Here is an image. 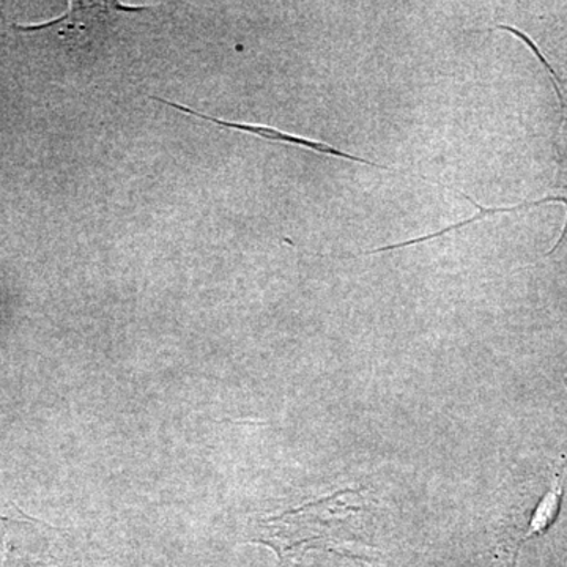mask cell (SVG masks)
Here are the masks:
<instances>
[{
	"mask_svg": "<svg viewBox=\"0 0 567 567\" xmlns=\"http://www.w3.org/2000/svg\"><path fill=\"white\" fill-rule=\"evenodd\" d=\"M145 9L126 7L117 2H71L69 13L50 24L35 25L37 29H58L59 39L73 48H87L99 39L117 13H136Z\"/></svg>",
	"mask_w": 567,
	"mask_h": 567,
	"instance_id": "obj_1",
	"label": "cell"
},
{
	"mask_svg": "<svg viewBox=\"0 0 567 567\" xmlns=\"http://www.w3.org/2000/svg\"><path fill=\"white\" fill-rule=\"evenodd\" d=\"M566 466L567 462L561 466V470H559L557 477H555L554 487L544 496L543 502L539 503L535 514H533L528 533L525 535L524 539L520 540V546L532 536L544 535V533L555 524V520H557L559 507H561L563 494H565V488H563V473H565Z\"/></svg>",
	"mask_w": 567,
	"mask_h": 567,
	"instance_id": "obj_3",
	"label": "cell"
},
{
	"mask_svg": "<svg viewBox=\"0 0 567 567\" xmlns=\"http://www.w3.org/2000/svg\"><path fill=\"white\" fill-rule=\"evenodd\" d=\"M153 100L158 103L167 104V106L174 107V110L181 111L183 114L192 115V117L203 118V121L215 123V125L221 126V128L237 130V132L254 134V136L262 137L265 141L297 145V147L308 148V151L322 153V155L334 156V158L347 159V162L368 164V166L390 169V167L382 166V164L372 163L369 162V159L360 158V156L350 155V153L339 151V148L333 147V145L323 144V142L293 136V134L279 132V130L270 128V126L254 125V123L221 121V118L212 117V115L194 111L193 107L183 106L181 103L169 102V100L166 99H159V96H153Z\"/></svg>",
	"mask_w": 567,
	"mask_h": 567,
	"instance_id": "obj_2",
	"label": "cell"
}]
</instances>
